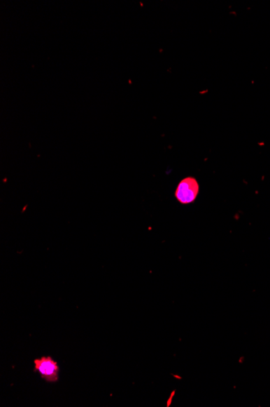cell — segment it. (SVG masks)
<instances>
[{
	"label": "cell",
	"mask_w": 270,
	"mask_h": 407,
	"mask_svg": "<svg viewBox=\"0 0 270 407\" xmlns=\"http://www.w3.org/2000/svg\"><path fill=\"white\" fill-rule=\"evenodd\" d=\"M34 372L48 382H57L59 380V367L58 363L50 356H44L34 360Z\"/></svg>",
	"instance_id": "1"
},
{
	"label": "cell",
	"mask_w": 270,
	"mask_h": 407,
	"mask_svg": "<svg viewBox=\"0 0 270 407\" xmlns=\"http://www.w3.org/2000/svg\"><path fill=\"white\" fill-rule=\"evenodd\" d=\"M199 192V185L194 178L183 180L176 189L175 196L180 204L193 203Z\"/></svg>",
	"instance_id": "2"
}]
</instances>
